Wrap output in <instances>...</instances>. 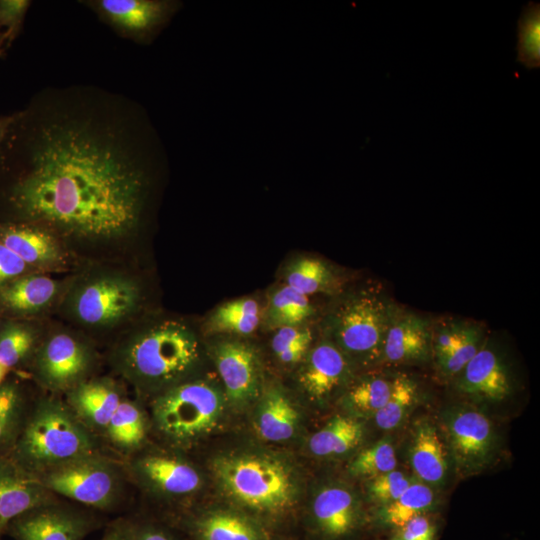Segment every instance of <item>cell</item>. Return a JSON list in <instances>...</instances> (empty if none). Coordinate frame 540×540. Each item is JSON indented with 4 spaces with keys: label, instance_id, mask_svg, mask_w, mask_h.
Masks as SVG:
<instances>
[{
    "label": "cell",
    "instance_id": "cell-1",
    "mask_svg": "<svg viewBox=\"0 0 540 540\" xmlns=\"http://www.w3.org/2000/svg\"><path fill=\"white\" fill-rule=\"evenodd\" d=\"M12 116L0 147L11 222L93 241L142 225L167 154L139 102L93 84L47 86Z\"/></svg>",
    "mask_w": 540,
    "mask_h": 540
},
{
    "label": "cell",
    "instance_id": "cell-2",
    "mask_svg": "<svg viewBox=\"0 0 540 540\" xmlns=\"http://www.w3.org/2000/svg\"><path fill=\"white\" fill-rule=\"evenodd\" d=\"M202 356L196 334L166 321L134 335L114 353L115 369L139 392L152 398L193 377Z\"/></svg>",
    "mask_w": 540,
    "mask_h": 540
},
{
    "label": "cell",
    "instance_id": "cell-3",
    "mask_svg": "<svg viewBox=\"0 0 540 540\" xmlns=\"http://www.w3.org/2000/svg\"><path fill=\"white\" fill-rule=\"evenodd\" d=\"M212 465L220 488L235 508L266 528L294 512L298 480L283 459L265 453L236 452L217 457Z\"/></svg>",
    "mask_w": 540,
    "mask_h": 540
},
{
    "label": "cell",
    "instance_id": "cell-4",
    "mask_svg": "<svg viewBox=\"0 0 540 540\" xmlns=\"http://www.w3.org/2000/svg\"><path fill=\"white\" fill-rule=\"evenodd\" d=\"M102 440L74 414L64 399L45 395L32 401L9 457L40 475L82 456L104 451Z\"/></svg>",
    "mask_w": 540,
    "mask_h": 540
},
{
    "label": "cell",
    "instance_id": "cell-5",
    "mask_svg": "<svg viewBox=\"0 0 540 540\" xmlns=\"http://www.w3.org/2000/svg\"><path fill=\"white\" fill-rule=\"evenodd\" d=\"M226 402L212 381L192 377L152 398L151 430L172 449H188L219 425Z\"/></svg>",
    "mask_w": 540,
    "mask_h": 540
},
{
    "label": "cell",
    "instance_id": "cell-6",
    "mask_svg": "<svg viewBox=\"0 0 540 540\" xmlns=\"http://www.w3.org/2000/svg\"><path fill=\"white\" fill-rule=\"evenodd\" d=\"M39 479L57 497L98 513L123 504L128 482L122 459L104 451L72 460Z\"/></svg>",
    "mask_w": 540,
    "mask_h": 540
},
{
    "label": "cell",
    "instance_id": "cell-7",
    "mask_svg": "<svg viewBox=\"0 0 540 540\" xmlns=\"http://www.w3.org/2000/svg\"><path fill=\"white\" fill-rule=\"evenodd\" d=\"M395 310L384 296L374 291L355 292L341 300L328 316L327 337L351 363L375 362L381 359Z\"/></svg>",
    "mask_w": 540,
    "mask_h": 540
},
{
    "label": "cell",
    "instance_id": "cell-8",
    "mask_svg": "<svg viewBox=\"0 0 540 540\" xmlns=\"http://www.w3.org/2000/svg\"><path fill=\"white\" fill-rule=\"evenodd\" d=\"M146 446L122 459L128 481L157 498L172 501L190 498L202 488L201 472L180 451L148 450Z\"/></svg>",
    "mask_w": 540,
    "mask_h": 540
},
{
    "label": "cell",
    "instance_id": "cell-9",
    "mask_svg": "<svg viewBox=\"0 0 540 540\" xmlns=\"http://www.w3.org/2000/svg\"><path fill=\"white\" fill-rule=\"evenodd\" d=\"M103 524L98 512L58 497L15 518L6 535L14 540H84Z\"/></svg>",
    "mask_w": 540,
    "mask_h": 540
},
{
    "label": "cell",
    "instance_id": "cell-10",
    "mask_svg": "<svg viewBox=\"0 0 540 540\" xmlns=\"http://www.w3.org/2000/svg\"><path fill=\"white\" fill-rule=\"evenodd\" d=\"M91 10L119 37L150 45L170 24L183 3L179 0H84Z\"/></svg>",
    "mask_w": 540,
    "mask_h": 540
},
{
    "label": "cell",
    "instance_id": "cell-11",
    "mask_svg": "<svg viewBox=\"0 0 540 540\" xmlns=\"http://www.w3.org/2000/svg\"><path fill=\"white\" fill-rule=\"evenodd\" d=\"M93 365L91 349L66 333L49 337L32 357L36 381L53 395L65 394L87 380Z\"/></svg>",
    "mask_w": 540,
    "mask_h": 540
},
{
    "label": "cell",
    "instance_id": "cell-12",
    "mask_svg": "<svg viewBox=\"0 0 540 540\" xmlns=\"http://www.w3.org/2000/svg\"><path fill=\"white\" fill-rule=\"evenodd\" d=\"M444 431L455 464L463 473L488 465L495 449L491 421L471 406H456L444 417Z\"/></svg>",
    "mask_w": 540,
    "mask_h": 540
},
{
    "label": "cell",
    "instance_id": "cell-13",
    "mask_svg": "<svg viewBox=\"0 0 540 540\" xmlns=\"http://www.w3.org/2000/svg\"><path fill=\"white\" fill-rule=\"evenodd\" d=\"M213 358L228 402L245 407L260 396L262 365L253 346L238 339L222 340L214 346Z\"/></svg>",
    "mask_w": 540,
    "mask_h": 540
},
{
    "label": "cell",
    "instance_id": "cell-14",
    "mask_svg": "<svg viewBox=\"0 0 540 540\" xmlns=\"http://www.w3.org/2000/svg\"><path fill=\"white\" fill-rule=\"evenodd\" d=\"M134 283L121 278H101L81 288L74 300L77 317L89 325H107L127 316L137 305Z\"/></svg>",
    "mask_w": 540,
    "mask_h": 540
},
{
    "label": "cell",
    "instance_id": "cell-15",
    "mask_svg": "<svg viewBox=\"0 0 540 540\" xmlns=\"http://www.w3.org/2000/svg\"><path fill=\"white\" fill-rule=\"evenodd\" d=\"M351 377V362L328 338L311 346L298 372V384L313 401L328 400Z\"/></svg>",
    "mask_w": 540,
    "mask_h": 540
},
{
    "label": "cell",
    "instance_id": "cell-16",
    "mask_svg": "<svg viewBox=\"0 0 540 540\" xmlns=\"http://www.w3.org/2000/svg\"><path fill=\"white\" fill-rule=\"evenodd\" d=\"M39 477L9 456L0 458V540L10 523L24 512L57 499Z\"/></svg>",
    "mask_w": 540,
    "mask_h": 540
},
{
    "label": "cell",
    "instance_id": "cell-17",
    "mask_svg": "<svg viewBox=\"0 0 540 540\" xmlns=\"http://www.w3.org/2000/svg\"><path fill=\"white\" fill-rule=\"evenodd\" d=\"M180 526L193 540H270L261 522L235 507L186 515Z\"/></svg>",
    "mask_w": 540,
    "mask_h": 540
},
{
    "label": "cell",
    "instance_id": "cell-18",
    "mask_svg": "<svg viewBox=\"0 0 540 540\" xmlns=\"http://www.w3.org/2000/svg\"><path fill=\"white\" fill-rule=\"evenodd\" d=\"M310 516L314 530L327 540L352 535L361 521L356 496L342 485H329L319 490L312 501Z\"/></svg>",
    "mask_w": 540,
    "mask_h": 540
},
{
    "label": "cell",
    "instance_id": "cell-19",
    "mask_svg": "<svg viewBox=\"0 0 540 540\" xmlns=\"http://www.w3.org/2000/svg\"><path fill=\"white\" fill-rule=\"evenodd\" d=\"M65 395V402L78 419L101 440L110 419L125 397L110 378H88Z\"/></svg>",
    "mask_w": 540,
    "mask_h": 540
},
{
    "label": "cell",
    "instance_id": "cell-20",
    "mask_svg": "<svg viewBox=\"0 0 540 540\" xmlns=\"http://www.w3.org/2000/svg\"><path fill=\"white\" fill-rule=\"evenodd\" d=\"M457 376L458 389L470 397L499 402L510 394V380L505 364L488 345H482Z\"/></svg>",
    "mask_w": 540,
    "mask_h": 540
},
{
    "label": "cell",
    "instance_id": "cell-21",
    "mask_svg": "<svg viewBox=\"0 0 540 540\" xmlns=\"http://www.w3.org/2000/svg\"><path fill=\"white\" fill-rule=\"evenodd\" d=\"M430 346L427 320L396 309L385 335L381 359L390 363L421 361L428 356Z\"/></svg>",
    "mask_w": 540,
    "mask_h": 540
},
{
    "label": "cell",
    "instance_id": "cell-22",
    "mask_svg": "<svg viewBox=\"0 0 540 540\" xmlns=\"http://www.w3.org/2000/svg\"><path fill=\"white\" fill-rule=\"evenodd\" d=\"M0 242L28 265H53L62 258L52 231L36 224L0 222Z\"/></svg>",
    "mask_w": 540,
    "mask_h": 540
},
{
    "label": "cell",
    "instance_id": "cell-23",
    "mask_svg": "<svg viewBox=\"0 0 540 540\" xmlns=\"http://www.w3.org/2000/svg\"><path fill=\"white\" fill-rule=\"evenodd\" d=\"M151 430L149 413L136 400L122 399L102 437L119 458H127L143 449Z\"/></svg>",
    "mask_w": 540,
    "mask_h": 540
},
{
    "label": "cell",
    "instance_id": "cell-24",
    "mask_svg": "<svg viewBox=\"0 0 540 540\" xmlns=\"http://www.w3.org/2000/svg\"><path fill=\"white\" fill-rule=\"evenodd\" d=\"M254 423L262 439L284 442L295 435L299 424V412L282 388L270 386L260 396Z\"/></svg>",
    "mask_w": 540,
    "mask_h": 540
},
{
    "label": "cell",
    "instance_id": "cell-25",
    "mask_svg": "<svg viewBox=\"0 0 540 540\" xmlns=\"http://www.w3.org/2000/svg\"><path fill=\"white\" fill-rule=\"evenodd\" d=\"M410 462L416 475L426 484H439L445 478V446L435 426L427 421L421 422L414 431Z\"/></svg>",
    "mask_w": 540,
    "mask_h": 540
},
{
    "label": "cell",
    "instance_id": "cell-26",
    "mask_svg": "<svg viewBox=\"0 0 540 540\" xmlns=\"http://www.w3.org/2000/svg\"><path fill=\"white\" fill-rule=\"evenodd\" d=\"M32 401L16 381L0 385V458L11 454L22 432Z\"/></svg>",
    "mask_w": 540,
    "mask_h": 540
},
{
    "label": "cell",
    "instance_id": "cell-27",
    "mask_svg": "<svg viewBox=\"0 0 540 540\" xmlns=\"http://www.w3.org/2000/svg\"><path fill=\"white\" fill-rule=\"evenodd\" d=\"M262 318L263 312L257 300L241 297L216 307L205 327L212 334L248 336L258 329Z\"/></svg>",
    "mask_w": 540,
    "mask_h": 540
},
{
    "label": "cell",
    "instance_id": "cell-28",
    "mask_svg": "<svg viewBox=\"0 0 540 540\" xmlns=\"http://www.w3.org/2000/svg\"><path fill=\"white\" fill-rule=\"evenodd\" d=\"M57 284L43 275L17 278L0 288V302L17 313H34L46 307L54 298Z\"/></svg>",
    "mask_w": 540,
    "mask_h": 540
},
{
    "label": "cell",
    "instance_id": "cell-29",
    "mask_svg": "<svg viewBox=\"0 0 540 540\" xmlns=\"http://www.w3.org/2000/svg\"><path fill=\"white\" fill-rule=\"evenodd\" d=\"M363 434V425L358 420L336 416L309 438L308 448L318 457L341 455L355 448Z\"/></svg>",
    "mask_w": 540,
    "mask_h": 540
},
{
    "label": "cell",
    "instance_id": "cell-30",
    "mask_svg": "<svg viewBox=\"0 0 540 540\" xmlns=\"http://www.w3.org/2000/svg\"><path fill=\"white\" fill-rule=\"evenodd\" d=\"M313 314L314 308L308 296L284 284L270 295L263 319L268 328L275 330L304 325Z\"/></svg>",
    "mask_w": 540,
    "mask_h": 540
},
{
    "label": "cell",
    "instance_id": "cell-31",
    "mask_svg": "<svg viewBox=\"0 0 540 540\" xmlns=\"http://www.w3.org/2000/svg\"><path fill=\"white\" fill-rule=\"evenodd\" d=\"M285 285L306 296L329 290L335 282L331 268L323 261L301 257L285 270Z\"/></svg>",
    "mask_w": 540,
    "mask_h": 540
},
{
    "label": "cell",
    "instance_id": "cell-32",
    "mask_svg": "<svg viewBox=\"0 0 540 540\" xmlns=\"http://www.w3.org/2000/svg\"><path fill=\"white\" fill-rule=\"evenodd\" d=\"M434 500V493L426 483L410 482L397 499L383 506L381 517L386 523L399 528L413 517L425 514Z\"/></svg>",
    "mask_w": 540,
    "mask_h": 540
},
{
    "label": "cell",
    "instance_id": "cell-33",
    "mask_svg": "<svg viewBox=\"0 0 540 540\" xmlns=\"http://www.w3.org/2000/svg\"><path fill=\"white\" fill-rule=\"evenodd\" d=\"M393 385V378L367 376L347 390L344 402L352 411L360 414L375 415L386 403Z\"/></svg>",
    "mask_w": 540,
    "mask_h": 540
},
{
    "label": "cell",
    "instance_id": "cell-34",
    "mask_svg": "<svg viewBox=\"0 0 540 540\" xmlns=\"http://www.w3.org/2000/svg\"><path fill=\"white\" fill-rule=\"evenodd\" d=\"M516 61L527 69L540 67V3L529 1L522 6L517 21Z\"/></svg>",
    "mask_w": 540,
    "mask_h": 540
},
{
    "label": "cell",
    "instance_id": "cell-35",
    "mask_svg": "<svg viewBox=\"0 0 540 540\" xmlns=\"http://www.w3.org/2000/svg\"><path fill=\"white\" fill-rule=\"evenodd\" d=\"M417 385L406 375L393 378L391 393L384 406L374 415L377 426L383 430L397 427L417 399Z\"/></svg>",
    "mask_w": 540,
    "mask_h": 540
},
{
    "label": "cell",
    "instance_id": "cell-36",
    "mask_svg": "<svg viewBox=\"0 0 540 540\" xmlns=\"http://www.w3.org/2000/svg\"><path fill=\"white\" fill-rule=\"evenodd\" d=\"M312 341V331L304 325L280 327L274 330L271 350L279 363L293 366L303 361Z\"/></svg>",
    "mask_w": 540,
    "mask_h": 540
},
{
    "label": "cell",
    "instance_id": "cell-37",
    "mask_svg": "<svg viewBox=\"0 0 540 540\" xmlns=\"http://www.w3.org/2000/svg\"><path fill=\"white\" fill-rule=\"evenodd\" d=\"M34 332L19 323H7L0 331V364L12 369L28 359L36 351Z\"/></svg>",
    "mask_w": 540,
    "mask_h": 540
},
{
    "label": "cell",
    "instance_id": "cell-38",
    "mask_svg": "<svg viewBox=\"0 0 540 540\" xmlns=\"http://www.w3.org/2000/svg\"><path fill=\"white\" fill-rule=\"evenodd\" d=\"M397 465L394 446L388 440H380L361 451L349 466L350 474L373 478L395 470Z\"/></svg>",
    "mask_w": 540,
    "mask_h": 540
},
{
    "label": "cell",
    "instance_id": "cell-39",
    "mask_svg": "<svg viewBox=\"0 0 540 540\" xmlns=\"http://www.w3.org/2000/svg\"><path fill=\"white\" fill-rule=\"evenodd\" d=\"M482 331L478 325L464 323L462 334L456 347L444 358L437 361L440 372L446 377L457 376L480 349Z\"/></svg>",
    "mask_w": 540,
    "mask_h": 540
},
{
    "label": "cell",
    "instance_id": "cell-40",
    "mask_svg": "<svg viewBox=\"0 0 540 540\" xmlns=\"http://www.w3.org/2000/svg\"><path fill=\"white\" fill-rule=\"evenodd\" d=\"M410 480L398 470L371 478L368 491L374 501L386 505L397 499L408 487Z\"/></svg>",
    "mask_w": 540,
    "mask_h": 540
},
{
    "label": "cell",
    "instance_id": "cell-41",
    "mask_svg": "<svg viewBox=\"0 0 540 540\" xmlns=\"http://www.w3.org/2000/svg\"><path fill=\"white\" fill-rule=\"evenodd\" d=\"M30 0H0V27L5 28L7 48L22 31Z\"/></svg>",
    "mask_w": 540,
    "mask_h": 540
},
{
    "label": "cell",
    "instance_id": "cell-42",
    "mask_svg": "<svg viewBox=\"0 0 540 540\" xmlns=\"http://www.w3.org/2000/svg\"><path fill=\"white\" fill-rule=\"evenodd\" d=\"M464 323L449 322L431 334V344L436 357V361L447 356L460 340Z\"/></svg>",
    "mask_w": 540,
    "mask_h": 540
},
{
    "label": "cell",
    "instance_id": "cell-43",
    "mask_svg": "<svg viewBox=\"0 0 540 540\" xmlns=\"http://www.w3.org/2000/svg\"><path fill=\"white\" fill-rule=\"evenodd\" d=\"M436 527L425 514H420L397 528L395 540H434Z\"/></svg>",
    "mask_w": 540,
    "mask_h": 540
},
{
    "label": "cell",
    "instance_id": "cell-44",
    "mask_svg": "<svg viewBox=\"0 0 540 540\" xmlns=\"http://www.w3.org/2000/svg\"><path fill=\"white\" fill-rule=\"evenodd\" d=\"M133 540H179L166 526L148 519L130 518Z\"/></svg>",
    "mask_w": 540,
    "mask_h": 540
},
{
    "label": "cell",
    "instance_id": "cell-45",
    "mask_svg": "<svg viewBox=\"0 0 540 540\" xmlns=\"http://www.w3.org/2000/svg\"><path fill=\"white\" fill-rule=\"evenodd\" d=\"M26 263L0 242V288L17 279L26 270Z\"/></svg>",
    "mask_w": 540,
    "mask_h": 540
},
{
    "label": "cell",
    "instance_id": "cell-46",
    "mask_svg": "<svg viewBox=\"0 0 540 540\" xmlns=\"http://www.w3.org/2000/svg\"><path fill=\"white\" fill-rule=\"evenodd\" d=\"M101 540H133L130 518L119 517L111 521Z\"/></svg>",
    "mask_w": 540,
    "mask_h": 540
},
{
    "label": "cell",
    "instance_id": "cell-47",
    "mask_svg": "<svg viewBox=\"0 0 540 540\" xmlns=\"http://www.w3.org/2000/svg\"><path fill=\"white\" fill-rule=\"evenodd\" d=\"M12 114L10 115H0V147L7 135L8 129L12 122Z\"/></svg>",
    "mask_w": 540,
    "mask_h": 540
},
{
    "label": "cell",
    "instance_id": "cell-48",
    "mask_svg": "<svg viewBox=\"0 0 540 540\" xmlns=\"http://www.w3.org/2000/svg\"><path fill=\"white\" fill-rule=\"evenodd\" d=\"M6 48H7V44H6L5 34L2 28L0 27V58L5 56Z\"/></svg>",
    "mask_w": 540,
    "mask_h": 540
},
{
    "label": "cell",
    "instance_id": "cell-49",
    "mask_svg": "<svg viewBox=\"0 0 540 540\" xmlns=\"http://www.w3.org/2000/svg\"><path fill=\"white\" fill-rule=\"evenodd\" d=\"M9 372H10V369L0 364V385L6 380Z\"/></svg>",
    "mask_w": 540,
    "mask_h": 540
}]
</instances>
